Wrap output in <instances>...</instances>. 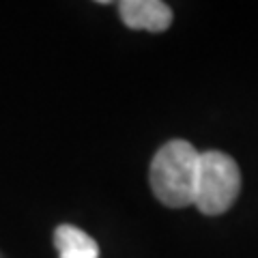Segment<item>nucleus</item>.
Here are the masks:
<instances>
[{
  "mask_svg": "<svg viewBox=\"0 0 258 258\" xmlns=\"http://www.w3.org/2000/svg\"><path fill=\"white\" fill-rule=\"evenodd\" d=\"M200 153L185 140L164 144L151 161V187L159 203L181 209L194 205Z\"/></svg>",
  "mask_w": 258,
  "mask_h": 258,
  "instance_id": "f257e3e1",
  "label": "nucleus"
},
{
  "mask_svg": "<svg viewBox=\"0 0 258 258\" xmlns=\"http://www.w3.org/2000/svg\"><path fill=\"white\" fill-rule=\"evenodd\" d=\"M241 189V172L235 159L222 151L200 153L198 179H196V205L205 215H220L235 205Z\"/></svg>",
  "mask_w": 258,
  "mask_h": 258,
  "instance_id": "f03ea898",
  "label": "nucleus"
},
{
  "mask_svg": "<svg viewBox=\"0 0 258 258\" xmlns=\"http://www.w3.org/2000/svg\"><path fill=\"white\" fill-rule=\"evenodd\" d=\"M120 20L132 30L164 32L172 24V11L159 0H125L118 5Z\"/></svg>",
  "mask_w": 258,
  "mask_h": 258,
  "instance_id": "7ed1b4c3",
  "label": "nucleus"
},
{
  "mask_svg": "<svg viewBox=\"0 0 258 258\" xmlns=\"http://www.w3.org/2000/svg\"><path fill=\"white\" fill-rule=\"evenodd\" d=\"M54 243L58 249V258H97L99 245L93 237L76 226L62 224L54 230Z\"/></svg>",
  "mask_w": 258,
  "mask_h": 258,
  "instance_id": "20e7f679",
  "label": "nucleus"
}]
</instances>
